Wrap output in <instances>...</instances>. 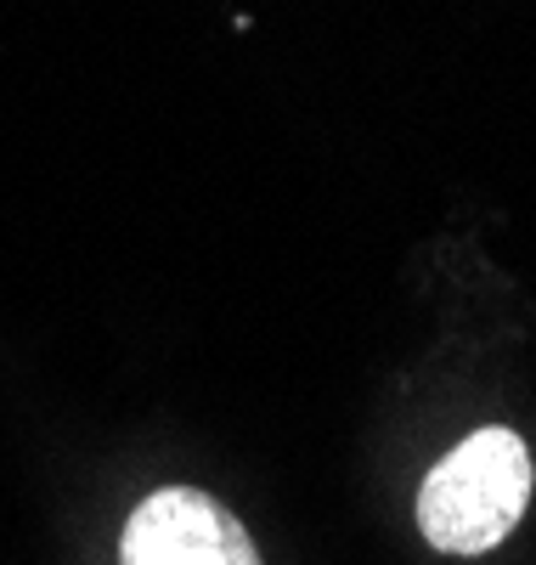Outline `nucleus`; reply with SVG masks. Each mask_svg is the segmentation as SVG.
Instances as JSON below:
<instances>
[{
  "label": "nucleus",
  "instance_id": "nucleus-1",
  "mask_svg": "<svg viewBox=\"0 0 536 565\" xmlns=\"http://www.w3.org/2000/svg\"><path fill=\"white\" fill-rule=\"evenodd\" d=\"M530 481V452L514 430H474L429 469L418 492V532L441 554H485L519 526Z\"/></svg>",
  "mask_w": 536,
  "mask_h": 565
},
{
  "label": "nucleus",
  "instance_id": "nucleus-2",
  "mask_svg": "<svg viewBox=\"0 0 536 565\" xmlns=\"http://www.w3.org/2000/svg\"><path fill=\"white\" fill-rule=\"evenodd\" d=\"M125 565H260L243 521L199 487H164L130 514Z\"/></svg>",
  "mask_w": 536,
  "mask_h": 565
}]
</instances>
